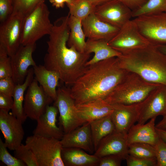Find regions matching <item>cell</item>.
Here are the masks:
<instances>
[{
  "label": "cell",
  "mask_w": 166,
  "mask_h": 166,
  "mask_svg": "<svg viewBox=\"0 0 166 166\" xmlns=\"http://www.w3.org/2000/svg\"><path fill=\"white\" fill-rule=\"evenodd\" d=\"M69 16L68 14L61 17L53 24L47 42L44 65L47 69L57 72L65 85L71 86L84 72L90 54L80 52L74 47L68 46Z\"/></svg>",
  "instance_id": "1"
},
{
  "label": "cell",
  "mask_w": 166,
  "mask_h": 166,
  "mask_svg": "<svg viewBox=\"0 0 166 166\" xmlns=\"http://www.w3.org/2000/svg\"><path fill=\"white\" fill-rule=\"evenodd\" d=\"M129 72L121 67L117 57L87 66L69 89L70 95L76 105L104 99Z\"/></svg>",
  "instance_id": "2"
},
{
  "label": "cell",
  "mask_w": 166,
  "mask_h": 166,
  "mask_svg": "<svg viewBox=\"0 0 166 166\" xmlns=\"http://www.w3.org/2000/svg\"><path fill=\"white\" fill-rule=\"evenodd\" d=\"M117 57L120 66L146 81L166 85V55L151 44Z\"/></svg>",
  "instance_id": "3"
},
{
  "label": "cell",
  "mask_w": 166,
  "mask_h": 166,
  "mask_svg": "<svg viewBox=\"0 0 166 166\" xmlns=\"http://www.w3.org/2000/svg\"><path fill=\"white\" fill-rule=\"evenodd\" d=\"M161 85L148 82L137 74L129 72L123 80L104 99L113 105H131L143 100Z\"/></svg>",
  "instance_id": "4"
},
{
  "label": "cell",
  "mask_w": 166,
  "mask_h": 166,
  "mask_svg": "<svg viewBox=\"0 0 166 166\" xmlns=\"http://www.w3.org/2000/svg\"><path fill=\"white\" fill-rule=\"evenodd\" d=\"M50 12L45 2L38 4L25 15L23 24L21 44L36 43L51 32L53 24L49 19Z\"/></svg>",
  "instance_id": "5"
},
{
  "label": "cell",
  "mask_w": 166,
  "mask_h": 166,
  "mask_svg": "<svg viewBox=\"0 0 166 166\" xmlns=\"http://www.w3.org/2000/svg\"><path fill=\"white\" fill-rule=\"evenodd\" d=\"M25 145L33 153L38 166H65L60 140L33 135L27 137Z\"/></svg>",
  "instance_id": "6"
},
{
  "label": "cell",
  "mask_w": 166,
  "mask_h": 166,
  "mask_svg": "<svg viewBox=\"0 0 166 166\" xmlns=\"http://www.w3.org/2000/svg\"><path fill=\"white\" fill-rule=\"evenodd\" d=\"M54 105L59 114V124L64 134L68 133L87 122L78 112L69 88H59Z\"/></svg>",
  "instance_id": "7"
},
{
  "label": "cell",
  "mask_w": 166,
  "mask_h": 166,
  "mask_svg": "<svg viewBox=\"0 0 166 166\" xmlns=\"http://www.w3.org/2000/svg\"><path fill=\"white\" fill-rule=\"evenodd\" d=\"M132 19L150 44L166 45V12L142 15Z\"/></svg>",
  "instance_id": "8"
},
{
  "label": "cell",
  "mask_w": 166,
  "mask_h": 166,
  "mask_svg": "<svg viewBox=\"0 0 166 166\" xmlns=\"http://www.w3.org/2000/svg\"><path fill=\"white\" fill-rule=\"evenodd\" d=\"M24 17L21 13L13 12L6 20L0 23V45L6 48L10 57L15 54L21 45Z\"/></svg>",
  "instance_id": "9"
},
{
  "label": "cell",
  "mask_w": 166,
  "mask_h": 166,
  "mask_svg": "<svg viewBox=\"0 0 166 166\" xmlns=\"http://www.w3.org/2000/svg\"><path fill=\"white\" fill-rule=\"evenodd\" d=\"M108 43L113 49L121 53L150 44L140 33L132 19L120 28L118 33Z\"/></svg>",
  "instance_id": "10"
},
{
  "label": "cell",
  "mask_w": 166,
  "mask_h": 166,
  "mask_svg": "<svg viewBox=\"0 0 166 166\" xmlns=\"http://www.w3.org/2000/svg\"><path fill=\"white\" fill-rule=\"evenodd\" d=\"M138 124L166 114V85H161L152 91L142 101L138 103Z\"/></svg>",
  "instance_id": "11"
},
{
  "label": "cell",
  "mask_w": 166,
  "mask_h": 166,
  "mask_svg": "<svg viewBox=\"0 0 166 166\" xmlns=\"http://www.w3.org/2000/svg\"><path fill=\"white\" fill-rule=\"evenodd\" d=\"M34 78L27 88L23 102L24 113L27 117L37 121L53 101L45 93Z\"/></svg>",
  "instance_id": "12"
},
{
  "label": "cell",
  "mask_w": 166,
  "mask_h": 166,
  "mask_svg": "<svg viewBox=\"0 0 166 166\" xmlns=\"http://www.w3.org/2000/svg\"><path fill=\"white\" fill-rule=\"evenodd\" d=\"M94 13L101 21L119 28L132 18V11L117 0H109L96 6Z\"/></svg>",
  "instance_id": "13"
},
{
  "label": "cell",
  "mask_w": 166,
  "mask_h": 166,
  "mask_svg": "<svg viewBox=\"0 0 166 166\" xmlns=\"http://www.w3.org/2000/svg\"><path fill=\"white\" fill-rule=\"evenodd\" d=\"M22 123L12 113L0 109V129L10 150L14 151L22 144L24 135Z\"/></svg>",
  "instance_id": "14"
},
{
  "label": "cell",
  "mask_w": 166,
  "mask_h": 166,
  "mask_svg": "<svg viewBox=\"0 0 166 166\" xmlns=\"http://www.w3.org/2000/svg\"><path fill=\"white\" fill-rule=\"evenodd\" d=\"M36 48V43L21 44L15 54L10 57L13 70L12 78L16 85L24 82L30 66L36 65L32 57Z\"/></svg>",
  "instance_id": "15"
},
{
  "label": "cell",
  "mask_w": 166,
  "mask_h": 166,
  "mask_svg": "<svg viewBox=\"0 0 166 166\" xmlns=\"http://www.w3.org/2000/svg\"><path fill=\"white\" fill-rule=\"evenodd\" d=\"M113 110L111 114L115 130L126 135L139 117L138 103L131 105H112Z\"/></svg>",
  "instance_id": "16"
},
{
  "label": "cell",
  "mask_w": 166,
  "mask_h": 166,
  "mask_svg": "<svg viewBox=\"0 0 166 166\" xmlns=\"http://www.w3.org/2000/svg\"><path fill=\"white\" fill-rule=\"evenodd\" d=\"M58 113V109L54 105H48L44 113L37 120V125L33 131V135L60 140L64 133L56 124Z\"/></svg>",
  "instance_id": "17"
},
{
  "label": "cell",
  "mask_w": 166,
  "mask_h": 166,
  "mask_svg": "<svg viewBox=\"0 0 166 166\" xmlns=\"http://www.w3.org/2000/svg\"><path fill=\"white\" fill-rule=\"evenodd\" d=\"M85 37L93 40H101L108 42L118 33L120 28L99 19L93 13L81 21Z\"/></svg>",
  "instance_id": "18"
},
{
  "label": "cell",
  "mask_w": 166,
  "mask_h": 166,
  "mask_svg": "<svg viewBox=\"0 0 166 166\" xmlns=\"http://www.w3.org/2000/svg\"><path fill=\"white\" fill-rule=\"evenodd\" d=\"M60 141L63 148H80L90 154L95 152L89 122L64 134Z\"/></svg>",
  "instance_id": "19"
},
{
  "label": "cell",
  "mask_w": 166,
  "mask_h": 166,
  "mask_svg": "<svg viewBox=\"0 0 166 166\" xmlns=\"http://www.w3.org/2000/svg\"><path fill=\"white\" fill-rule=\"evenodd\" d=\"M94 154L99 158L108 155L117 154L125 160L128 155L126 136L115 130L101 140Z\"/></svg>",
  "instance_id": "20"
},
{
  "label": "cell",
  "mask_w": 166,
  "mask_h": 166,
  "mask_svg": "<svg viewBox=\"0 0 166 166\" xmlns=\"http://www.w3.org/2000/svg\"><path fill=\"white\" fill-rule=\"evenodd\" d=\"M156 118L150 119L146 123L133 125L126 135L128 145L136 143H144L154 146L160 138L156 129Z\"/></svg>",
  "instance_id": "21"
},
{
  "label": "cell",
  "mask_w": 166,
  "mask_h": 166,
  "mask_svg": "<svg viewBox=\"0 0 166 166\" xmlns=\"http://www.w3.org/2000/svg\"><path fill=\"white\" fill-rule=\"evenodd\" d=\"M76 105L78 112L87 122L110 115L113 110V105L103 99Z\"/></svg>",
  "instance_id": "22"
},
{
  "label": "cell",
  "mask_w": 166,
  "mask_h": 166,
  "mask_svg": "<svg viewBox=\"0 0 166 166\" xmlns=\"http://www.w3.org/2000/svg\"><path fill=\"white\" fill-rule=\"evenodd\" d=\"M34 79L39 83L46 94L55 101L57 98L56 88L60 80L59 74L47 69L44 65L33 67Z\"/></svg>",
  "instance_id": "23"
},
{
  "label": "cell",
  "mask_w": 166,
  "mask_h": 166,
  "mask_svg": "<svg viewBox=\"0 0 166 166\" xmlns=\"http://www.w3.org/2000/svg\"><path fill=\"white\" fill-rule=\"evenodd\" d=\"M62 160L66 166H98L100 158L85 151L76 148H63Z\"/></svg>",
  "instance_id": "24"
},
{
  "label": "cell",
  "mask_w": 166,
  "mask_h": 166,
  "mask_svg": "<svg viewBox=\"0 0 166 166\" xmlns=\"http://www.w3.org/2000/svg\"><path fill=\"white\" fill-rule=\"evenodd\" d=\"M85 52L89 54L93 53L94 54L93 57L87 62L86 66L104 60L118 57L122 54L111 47L107 41L89 39L86 41Z\"/></svg>",
  "instance_id": "25"
},
{
  "label": "cell",
  "mask_w": 166,
  "mask_h": 166,
  "mask_svg": "<svg viewBox=\"0 0 166 166\" xmlns=\"http://www.w3.org/2000/svg\"><path fill=\"white\" fill-rule=\"evenodd\" d=\"M34 75L33 68L29 69L24 82L22 84L16 85L13 95L14 104L11 113L23 123L27 118L23 110L24 93L34 80Z\"/></svg>",
  "instance_id": "26"
},
{
  "label": "cell",
  "mask_w": 166,
  "mask_h": 166,
  "mask_svg": "<svg viewBox=\"0 0 166 166\" xmlns=\"http://www.w3.org/2000/svg\"><path fill=\"white\" fill-rule=\"evenodd\" d=\"M89 122L95 151L101 140L115 130V127L111 115Z\"/></svg>",
  "instance_id": "27"
},
{
  "label": "cell",
  "mask_w": 166,
  "mask_h": 166,
  "mask_svg": "<svg viewBox=\"0 0 166 166\" xmlns=\"http://www.w3.org/2000/svg\"><path fill=\"white\" fill-rule=\"evenodd\" d=\"M82 21L70 15L68 20L70 30L67 42L69 47H73L81 53H85L86 41L82 26Z\"/></svg>",
  "instance_id": "28"
},
{
  "label": "cell",
  "mask_w": 166,
  "mask_h": 166,
  "mask_svg": "<svg viewBox=\"0 0 166 166\" xmlns=\"http://www.w3.org/2000/svg\"><path fill=\"white\" fill-rule=\"evenodd\" d=\"M67 6L70 15L81 21L93 13L96 7L89 0H73Z\"/></svg>",
  "instance_id": "29"
},
{
  "label": "cell",
  "mask_w": 166,
  "mask_h": 166,
  "mask_svg": "<svg viewBox=\"0 0 166 166\" xmlns=\"http://www.w3.org/2000/svg\"><path fill=\"white\" fill-rule=\"evenodd\" d=\"M166 12V0H148L141 7L132 11L134 18L140 16Z\"/></svg>",
  "instance_id": "30"
},
{
  "label": "cell",
  "mask_w": 166,
  "mask_h": 166,
  "mask_svg": "<svg viewBox=\"0 0 166 166\" xmlns=\"http://www.w3.org/2000/svg\"><path fill=\"white\" fill-rule=\"evenodd\" d=\"M128 153L132 156L141 158H156L153 146L144 143H136L128 145Z\"/></svg>",
  "instance_id": "31"
},
{
  "label": "cell",
  "mask_w": 166,
  "mask_h": 166,
  "mask_svg": "<svg viewBox=\"0 0 166 166\" xmlns=\"http://www.w3.org/2000/svg\"><path fill=\"white\" fill-rule=\"evenodd\" d=\"M12 76L10 57L6 48L0 45V79L12 77Z\"/></svg>",
  "instance_id": "32"
},
{
  "label": "cell",
  "mask_w": 166,
  "mask_h": 166,
  "mask_svg": "<svg viewBox=\"0 0 166 166\" xmlns=\"http://www.w3.org/2000/svg\"><path fill=\"white\" fill-rule=\"evenodd\" d=\"M14 156L24 162L27 166H38L32 152L25 144H21L14 151Z\"/></svg>",
  "instance_id": "33"
},
{
  "label": "cell",
  "mask_w": 166,
  "mask_h": 166,
  "mask_svg": "<svg viewBox=\"0 0 166 166\" xmlns=\"http://www.w3.org/2000/svg\"><path fill=\"white\" fill-rule=\"evenodd\" d=\"M45 0H12L13 12L22 14L25 16L31 11L38 4Z\"/></svg>",
  "instance_id": "34"
},
{
  "label": "cell",
  "mask_w": 166,
  "mask_h": 166,
  "mask_svg": "<svg viewBox=\"0 0 166 166\" xmlns=\"http://www.w3.org/2000/svg\"><path fill=\"white\" fill-rule=\"evenodd\" d=\"M5 142L0 138V160L7 166H25L21 160L12 156L8 152Z\"/></svg>",
  "instance_id": "35"
},
{
  "label": "cell",
  "mask_w": 166,
  "mask_h": 166,
  "mask_svg": "<svg viewBox=\"0 0 166 166\" xmlns=\"http://www.w3.org/2000/svg\"><path fill=\"white\" fill-rule=\"evenodd\" d=\"M154 147L157 166H166V143L160 137Z\"/></svg>",
  "instance_id": "36"
},
{
  "label": "cell",
  "mask_w": 166,
  "mask_h": 166,
  "mask_svg": "<svg viewBox=\"0 0 166 166\" xmlns=\"http://www.w3.org/2000/svg\"><path fill=\"white\" fill-rule=\"evenodd\" d=\"M125 160L128 166H157V164L156 158H141L128 154Z\"/></svg>",
  "instance_id": "37"
},
{
  "label": "cell",
  "mask_w": 166,
  "mask_h": 166,
  "mask_svg": "<svg viewBox=\"0 0 166 166\" xmlns=\"http://www.w3.org/2000/svg\"><path fill=\"white\" fill-rule=\"evenodd\" d=\"M124 160L119 155H108L100 158L98 166H120L122 160Z\"/></svg>",
  "instance_id": "38"
},
{
  "label": "cell",
  "mask_w": 166,
  "mask_h": 166,
  "mask_svg": "<svg viewBox=\"0 0 166 166\" xmlns=\"http://www.w3.org/2000/svg\"><path fill=\"white\" fill-rule=\"evenodd\" d=\"M16 85L12 77L0 79V93L12 97Z\"/></svg>",
  "instance_id": "39"
},
{
  "label": "cell",
  "mask_w": 166,
  "mask_h": 166,
  "mask_svg": "<svg viewBox=\"0 0 166 166\" xmlns=\"http://www.w3.org/2000/svg\"><path fill=\"white\" fill-rule=\"evenodd\" d=\"M12 0H0V22L6 20L13 13Z\"/></svg>",
  "instance_id": "40"
},
{
  "label": "cell",
  "mask_w": 166,
  "mask_h": 166,
  "mask_svg": "<svg viewBox=\"0 0 166 166\" xmlns=\"http://www.w3.org/2000/svg\"><path fill=\"white\" fill-rule=\"evenodd\" d=\"M13 104L12 97L0 93V109L9 112L12 109Z\"/></svg>",
  "instance_id": "41"
},
{
  "label": "cell",
  "mask_w": 166,
  "mask_h": 166,
  "mask_svg": "<svg viewBox=\"0 0 166 166\" xmlns=\"http://www.w3.org/2000/svg\"><path fill=\"white\" fill-rule=\"evenodd\" d=\"M130 9L135 10L141 7L148 0H117Z\"/></svg>",
  "instance_id": "42"
},
{
  "label": "cell",
  "mask_w": 166,
  "mask_h": 166,
  "mask_svg": "<svg viewBox=\"0 0 166 166\" xmlns=\"http://www.w3.org/2000/svg\"><path fill=\"white\" fill-rule=\"evenodd\" d=\"M73 0H49V2L53 6L56 8H63L66 3L67 5L71 4Z\"/></svg>",
  "instance_id": "43"
},
{
  "label": "cell",
  "mask_w": 166,
  "mask_h": 166,
  "mask_svg": "<svg viewBox=\"0 0 166 166\" xmlns=\"http://www.w3.org/2000/svg\"><path fill=\"white\" fill-rule=\"evenodd\" d=\"M156 128L166 130V114L163 116L162 119L155 125Z\"/></svg>",
  "instance_id": "44"
},
{
  "label": "cell",
  "mask_w": 166,
  "mask_h": 166,
  "mask_svg": "<svg viewBox=\"0 0 166 166\" xmlns=\"http://www.w3.org/2000/svg\"><path fill=\"white\" fill-rule=\"evenodd\" d=\"M156 129L159 137L166 143V130L156 127Z\"/></svg>",
  "instance_id": "45"
},
{
  "label": "cell",
  "mask_w": 166,
  "mask_h": 166,
  "mask_svg": "<svg viewBox=\"0 0 166 166\" xmlns=\"http://www.w3.org/2000/svg\"><path fill=\"white\" fill-rule=\"evenodd\" d=\"M95 6L101 5L109 0H89Z\"/></svg>",
  "instance_id": "46"
},
{
  "label": "cell",
  "mask_w": 166,
  "mask_h": 166,
  "mask_svg": "<svg viewBox=\"0 0 166 166\" xmlns=\"http://www.w3.org/2000/svg\"><path fill=\"white\" fill-rule=\"evenodd\" d=\"M162 53L166 55V45L156 46Z\"/></svg>",
  "instance_id": "47"
}]
</instances>
